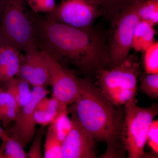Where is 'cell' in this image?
<instances>
[{"label": "cell", "instance_id": "3", "mask_svg": "<svg viewBox=\"0 0 158 158\" xmlns=\"http://www.w3.org/2000/svg\"><path fill=\"white\" fill-rule=\"evenodd\" d=\"M98 71L102 93L112 104L121 106L136 99L140 66L135 56H128L110 70L102 68Z\"/></svg>", "mask_w": 158, "mask_h": 158}, {"label": "cell", "instance_id": "5", "mask_svg": "<svg viewBox=\"0 0 158 158\" xmlns=\"http://www.w3.org/2000/svg\"><path fill=\"white\" fill-rule=\"evenodd\" d=\"M125 118L123 128L122 140L130 158L144 156V147L150 125L158 114V107L141 108L136 100L125 104Z\"/></svg>", "mask_w": 158, "mask_h": 158}, {"label": "cell", "instance_id": "23", "mask_svg": "<svg viewBox=\"0 0 158 158\" xmlns=\"http://www.w3.org/2000/svg\"><path fill=\"white\" fill-rule=\"evenodd\" d=\"M52 110H40L35 109L34 117L37 124L42 127L50 125L60 113L63 112Z\"/></svg>", "mask_w": 158, "mask_h": 158}, {"label": "cell", "instance_id": "11", "mask_svg": "<svg viewBox=\"0 0 158 158\" xmlns=\"http://www.w3.org/2000/svg\"><path fill=\"white\" fill-rule=\"evenodd\" d=\"M18 74L19 77L35 87H46L49 84L48 69L45 57L38 47L24 51Z\"/></svg>", "mask_w": 158, "mask_h": 158}, {"label": "cell", "instance_id": "30", "mask_svg": "<svg viewBox=\"0 0 158 158\" xmlns=\"http://www.w3.org/2000/svg\"><path fill=\"white\" fill-rule=\"evenodd\" d=\"M5 0H0V12L2 11V8L3 4Z\"/></svg>", "mask_w": 158, "mask_h": 158}, {"label": "cell", "instance_id": "7", "mask_svg": "<svg viewBox=\"0 0 158 158\" xmlns=\"http://www.w3.org/2000/svg\"><path fill=\"white\" fill-rule=\"evenodd\" d=\"M101 15L102 12L97 0H62L45 17L74 27L88 29L93 27Z\"/></svg>", "mask_w": 158, "mask_h": 158}, {"label": "cell", "instance_id": "27", "mask_svg": "<svg viewBox=\"0 0 158 158\" xmlns=\"http://www.w3.org/2000/svg\"><path fill=\"white\" fill-rule=\"evenodd\" d=\"M8 107H15L20 109L13 97L9 92L0 89V110Z\"/></svg>", "mask_w": 158, "mask_h": 158}, {"label": "cell", "instance_id": "13", "mask_svg": "<svg viewBox=\"0 0 158 158\" xmlns=\"http://www.w3.org/2000/svg\"><path fill=\"white\" fill-rule=\"evenodd\" d=\"M7 91L14 98L20 108L25 106L30 101L32 95L29 84L19 77L6 82Z\"/></svg>", "mask_w": 158, "mask_h": 158}, {"label": "cell", "instance_id": "9", "mask_svg": "<svg viewBox=\"0 0 158 158\" xmlns=\"http://www.w3.org/2000/svg\"><path fill=\"white\" fill-rule=\"evenodd\" d=\"M49 93L46 87H34L30 101L20 108L15 118L14 125L8 135L19 142L23 147L31 142L36 133L37 123L34 112L36 106Z\"/></svg>", "mask_w": 158, "mask_h": 158}, {"label": "cell", "instance_id": "26", "mask_svg": "<svg viewBox=\"0 0 158 158\" xmlns=\"http://www.w3.org/2000/svg\"><path fill=\"white\" fill-rule=\"evenodd\" d=\"M20 109L15 107H8L0 110V120L5 127L8 126L11 121H14Z\"/></svg>", "mask_w": 158, "mask_h": 158}, {"label": "cell", "instance_id": "24", "mask_svg": "<svg viewBox=\"0 0 158 158\" xmlns=\"http://www.w3.org/2000/svg\"><path fill=\"white\" fill-rule=\"evenodd\" d=\"M146 142L153 152L158 153V121H153L150 125L147 135Z\"/></svg>", "mask_w": 158, "mask_h": 158}, {"label": "cell", "instance_id": "28", "mask_svg": "<svg viewBox=\"0 0 158 158\" xmlns=\"http://www.w3.org/2000/svg\"><path fill=\"white\" fill-rule=\"evenodd\" d=\"M6 41L5 37H4V35L2 30H1V28H0V49L2 47L4 44L6 43Z\"/></svg>", "mask_w": 158, "mask_h": 158}, {"label": "cell", "instance_id": "17", "mask_svg": "<svg viewBox=\"0 0 158 158\" xmlns=\"http://www.w3.org/2000/svg\"><path fill=\"white\" fill-rule=\"evenodd\" d=\"M45 158H63L62 143L59 141L54 132L48 127L44 144Z\"/></svg>", "mask_w": 158, "mask_h": 158}, {"label": "cell", "instance_id": "2", "mask_svg": "<svg viewBox=\"0 0 158 158\" xmlns=\"http://www.w3.org/2000/svg\"><path fill=\"white\" fill-rule=\"evenodd\" d=\"M78 80L80 88L73 109L78 119L94 139L106 142L104 157L120 156L123 128L121 117L114 105L90 80Z\"/></svg>", "mask_w": 158, "mask_h": 158}, {"label": "cell", "instance_id": "15", "mask_svg": "<svg viewBox=\"0 0 158 158\" xmlns=\"http://www.w3.org/2000/svg\"><path fill=\"white\" fill-rule=\"evenodd\" d=\"M139 19L151 23L153 25L158 23V0H141L137 8Z\"/></svg>", "mask_w": 158, "mask_h": 158}, {"label": "cell", "instance_id": "4", "mask_svg": "<svg viewBox=\"0 0 158 158\" xmlns=\"http://www.w3.org/2000/svg\"><path fill=\"white\" fill-rule=\"evenodd\" d=\"M25 0H5L0 12V28L7 42L24 52L38 47Z\"/></svg>", "mask_w": 158, "mask_h": 158}, {"label": "cell", "instance_id": "10", "mask_svg": "<svg viewBox=\"0 0 158 158\" xmlns=\"http://www.w3.org/2000/svg\"><path fill=\"white\" fill-rule=\"evenodd\" d=\"M73 111L72 128L62 142L63 158H96L94 138L82 126Z\"/></svg>", "mask_w": 158, "mask_h": 158}, {"label": "cell", "instance_id": "29", "mask_svg": "<svg viewBox=\"0 0 158 158\" xmlns=\"http://www.w3.org/2000/svg\"><path fill=\"white\" fill-rule=\"evenodd\" d=\"M6 132H5L1 127L0 126V138H2L6 134Z\"/></svg>", "mask_w": 158, "mask_h": 158}, {"label": "cell", "instance_id": "21", "mask_svg": "<svg viewBox=\"0 0 158 158\" xmlns=\"http://www.w3.org/2000/svg\"><path fill=\"white\" fill-rule=\"evenodd\" d=\"M21 57L12 60L0 68V82H6L14 78L19 72Z\"/></svg>", "mask_w": 158, "mask_h": 158}, {"label": "cell", "instance_id": "20", "mask_svg": "<svg viewBox=\"0 0 158 158\" xmlns=\"http://www.w3.org/2000/svg\"><path fill=\"white\" fill-rule=\"evenodd\" d=\"M143 64L147 73H158V42L155 41L144 51Z\"/></svg>", "mask_w": 158, "mask_h": 158}, {"label": "cell", "instance_id": "12", "mask_svg": "<svg viewBox=\"0 0 158 158\" xmlns=\"http://www.w3.org/2000/svg\"><path fill=\"white\" fill-rule=\"evenodd\" d=\"M155 30L151 23L140 20L133 35L132 48L138 52H144L155 42Z\"/></svg>", "mask_w": 158, "mask_h": 158}, {"label": "cell", "instance_id": "16", "mask_svg": "<svg viewBox=\"0 0 158 158\" xmlns=\"http://www.w3.org/2000/svg\"><path fill=\"white\" fill-rule=\"evenodd\" d=\"M73 126V122L68 116L67 110L63 111L57 116L49 128L55 133L58 139L63 142L70 132Z\"/></svg>", "mask_w": 158, "mask_h": 158}, {"label": "cell", "instance_id": "8", "mask_svg": "<svg viewBox=\"0 0 158 158\" xmlns=\"http://www.w3.org/2000/svg\"><path fill=\"white\" fill-rule=\"evenodd\" d=\"M48 69L52 96L65 106L74 102L78 94V77L62 66L59 60L42 51Z\"/></svg>", "mask_w": 158, "mask_h": 158}, {"label": "cell", "instance_id": "22", "mask_svg": "<svg viewBox=\"0 0 158 158\" xmlns=\"http://www.w3.org/2000/svg\"><path fill=\"white\" fill-rule=\"evenodd\" d=\"M31 11L36 13H50L56 7L55 0H25Z\"/></svg>", "mask_w": 158, "mask_h": 158}, {"label": "cell", "instance_id": "6", "mask_svg": "<svg viewBox=\"0 0 158 158\" xmlns=\"http://www.w3.org/2000/svg\"><path fill=\"white\" fill-rule=\"evenodd\" d=\"M141 1L121 11L111 22L108 50L109 62L113 66L120 64L129 56L134 32L140 20L137 11Z\"/></svg>", "mask_w": 158, "mask_h": 158}, {"label": "cell", "instance_id": "19", "mask_svg": "<svg viewBox=\"0 0 158 158\" xmlns=\"http://www.w3.org/2000/svg\"><path fill=\"white\" fill-rule=\"evenodd\" d=\"M140 89L152 98L158 99V73L141 74Z\"/></svg>", "mask_w": 158, "mask_h": 158}, {"label": "cell", "instance_id": "1", "mask_svg": "<svg viewBox=\"0 0 158 158\" xmlns=\"http://www.w3.org/2000/svg\"><path fill=\"white\" fill-rule=\"evenodd\" d=\"M29 16L34 39L40 50L58 60L69 59L86 72L98 71L109 62L105 36L93 27H74L47 19L31 10Z\"/></svg>", "mask_w": 158, "mask_h": 158}, {"label": "cell", "instance_id": "25", "mask_svg": "<svg viewBox=\"0 0 158 158\" xmlns=\"http://www.w3.org/2000/svg\"><path fill=\"white\" fill-rule=\"evenodd\" d=\"M42 127L41 129L37 133L35 139L28 153L27 156L31 158H41L43 157L41 152V142L45 129Z\"/></svg>", "mask_w": 158, "mask_h": 158}, {"label": "cell", "instance_id": "14", "mask_svg": "<svg viewBox=\"0 0 158 158\" xmlns=\"http://www.w3.org/2000/svg\"><path fill=\"white\" fill-rule=\"evenodd\" d=\"M99 3L102 15L112 21L118 14L141 0H97Z\"/></svg>", "mask_w": 158, "mask_h": 158}, {"label": "cell", "instance_id": "18", "mask_svg": "<svg viewBox=\"0 0 158 158\" xmlns=\"http://www.w3.org/2000/svg\"><path fill=\"white\" fill-rule=\"evenodd\" d=\"M4 146L5 158H26L27 155L19 142L10 137L7 133L2 138Z\"/></svg>", "mask_w": 158, "mask_h": 158}]
</instances>
